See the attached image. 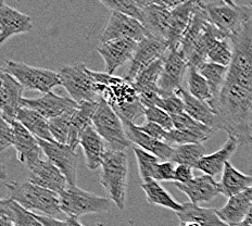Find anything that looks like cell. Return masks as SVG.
Instances as JSON below:
<instances>
[{"label":"cell","mask_w":252,"mask_h":226,"mask_svg":"<svg viewBox=\"0 0 252 226\" xmlns=\"http://www.w3.org/2000/svg\"><path fill=\"white\" fill-rule=\"evenodd\" d=\"M217 115L215 129L233 136L239 145L252 143V88L226 80L209 102Z\"/></svg>","instance_id":"6da1fadb"},{"label":"cell","mask_w":252,"mask_h":226,"mask_svg":"<svg viewBox=\"0 0 252 226\" xmlns=\"http://www.w3.org/2000/svg\"><path fill=\"white\" fill-rule=\"evenodd\" d=\"M89 74L96 83L97 93L123 120L135 123L144 117L145 107L140 102L139 95L132 82L108 73L89 70Z\"/></svg>","instance_id":"7a4b0ae2"},{"label":"cell","mask_w":252,"mask_h":226,"mask_svg":"<svg viewBox=\"0 0 252 226\" xmlns=\"http://www.w3.org/2000/svg\"><path fill=\"white\" fill-rule=\"evenodd\" d=\"M12 200L31 212H40L43 215L54 218L61 213L59 195L29 182L7 183Z\"/></svg>","instance_id":"3957f363"},{"label":"cell","mask_w":252,"mask_h":226,"mask_svg":"<svg viewBox=\"0 0 252 226\" xmlns=\"http://www.w3.org/2000/svg\"><path fill=\"white\" fill-rule=\"evenodd\" d=\"M100 172V183L110 199L120 210L125 208V194L127 186V157L124 151L108 149L104 154Z\"/></svg>","instance_id":"277c9868"},{"label":"cell","mask_w":252,"mask_h":226,"mask_svg":"<svg viewBox=\"0 0 252 226\" xmlns=\"http://www.w3.org/2000/svg\"><path fill=\"white\" fill-rule=\"evenodd\" d=\"M229 38L233 58L226 80L252 88V17Z\"/></svg>","instance_id":"5b68a950"},{"label":"cell","mask_w":252,"mask_h":226,"mask_svg":"<svg viewBox=\"0 0 252 226\" xmlns=\"http://www.w3.org/2000/svg\"><path fill=\"white\" fill-rule=\"evenodd\" d=\"M93 125L106 143L108 149L125 151L130 141L125 133L124 124L119 114L102 97H99L93 114Z\"/></svg>","instance_id":"8992f818"},{"label":"cell","mask_w":252,"mask_h":226,"mask_svg":"<svg viewBox=\"0 0 252 226\" xmlns=\"http://www.w3.org/2000/svg\"><path fill=\"white\" fill-rule=\"evenodd\" d=\"M59 201L61 211L76 219L86 214L108 212L114 204L110 198L96 196L77 186L67 187L59 196Z\"/></svg>","instance_id":"52a82bcc"},{"label":"cell","mask_w":252,"mask_h":226,"mask_svg":"<svg viewBox=\"0 0 252 226\" xmlns=\"http://www.w3.org/2000/svg\"><path fill=\"white\" fill-rule=\"evenodd\" d=\"M58 74L61 85L75 102H97L100 97L97 93L96 83L84 63L62 66L58 71Z\"/></svg>","instance_id":"ba28073f"},{"label":"cell","mask_w":252,"mask_h":226,"mask_svg":"<svg viewBox=\"0 0 252 226\" xmlns=\"http://www.w3.org/2000/svg\"><path fill=\"white\" fill-rule=\"evenodd\" d=\"M4 71L12 75L24 89L37 91L43 94L51 92V89L61 85L58 72L43 67H36L23 62L7 61Z\"/></svg>","instance_id":"9c48e42d"},{"label":"cell","mask_w":252,"mask_h":226,"mask_svg":"<svg viewBox=\"0 0 252 226\" xmlns=\"http://www.w3.org/2000/svg\"><path fill=\"white\" fill-rule=\"evenodd\" d=\"M210 23L228 37L237 33L252 17V3L249 6H228L224 2L209 1L204 4Z\"/></svg>","instance_id":"30bf717a"},{"label":"cell","mask_w":252,"mask_h":226,"mask_svg":"<svg viewBox=\"0 0 252 226\" xmlns=\"http://www.w3.org/2000/svg\"><path fill=\"white\" fill-rule=\"evenodd\" d=\"M167 50H169V45L165 39L151 34L147 35L136 47L133 58L130 59L129 69L124 77L125 80L133 82L141 71L157 60L163 58Z\"/></svg>","instance_id":"8fae6325"},{"label":"cell","mask_w":252,"mask_h":226,"mask_svg":"<svg viewBox=\"0 0 252 226\" xmlns=\"http://www.w3.org/2000/svg\"><path fill=\"white\" fill-rule=\"evenodd\" d=\"M147 35L148 32L139 20L124 13L112 12L100 36V43L118 39H132L139 43Z\"/></svg>","instance_id":"7c38bea8"},{"label":"cell","mask_w":252,"mask_h":226,"mask_svg":"<svg viewBox=\"0 0 252 226\" xmlns=\"http://www.w3.org/2000/svg\"><path fill=\"white\" fill-rule=\"evenodd\" d=\"M188 63L178 49H169L163 57V70L159 80L161 97L175 94L182 87L183 77L188 71Z\"/></svg>","instance_id":"4fadbf2b"},{"label":"cell","mask_w":252,"mask_h":226,"mask_svg":"<svg viewBox=\"0 0 252 226\" xmlns=\"http://www.w3.org/2000/svg\"><path fill=\"white\" fill-rule=\"evenodd\" d=\"M38 139V138H37ZM41 150L58 169L65 176L70 186H76V162L77 156L69 145L58 141H47L38 139Z\"/></svg>","instance_id":"5bb4252c"},{"label":"cell","mask_w":252,"mask_h":226,"mask_svg":"<svg viewBox=\"0 0 252 226\" xmlns=\"http://www.w3.org/2000/svg\"><path fill=\"white\" fill-rule=\"evenodd\" d=\"M203 0H188L180 6L171 10L169 30H167L166 41L169 49H180V45L184 34L188 28L189 22L199 8L204 6Z\"/></svg>","instance_id":"9a60e30c"},{"label":"cell","mask_w":252,"mask_h":226,"mask_svg":"<svg viewBox=\"0 0 252 226\" xmlns=\"http://www.w3.org/2000/svg\"><path fill=\"white\" fill-rule=\"evenodd\" d=\"M23 86L2 70L1 73V87H0V115L11 124L17 121L19 110L22 108V94Z\"/></svg>","instance_id":"2e32d148"},{"label":"cell","mask_w":252,"mask_h":226,"mask_svg":"<svg viewBox=\"0 0 252 226\" xmlns=\"http://www.w3.org/2000/svg\"><path fill=\"white\" fill-rule=\"evenodd\" d=\"M24 108L35 110L47 120L59 117L62 113L78 107V103L69 97L58 96L52 92L46 93L38 98H22Z\"/></svg>","instance_id":"e0dca14e"},{"label":"cell","mask_w":252,"mask_h":226,"mask_svg":"<svg viewBox=\"0 0 252 226\" xmlns=\"http://www.w3.org/2000/svg\"><path fill=\"white\" fill-rule=\"evenodd\" d=\"M13 129V147L17 151V158L31 169L39 160H41V147L38 139L31 134L18 121L11 123Z\"/></svg>","instance_id":"ac0fdd59"},{"label":"cell","mask_w":252,"mask_h":226,"mask_svg":"<svg viewBox=\"0 0 252 226\" xmlns=\"http://www.w3.org/2000/svg\"><path fill=\"white\" fill-rule=\"evenodd\" d=\"M29 170L31 183L54 192L59 196L70 186L65 176L49 160L41 159Z\"/></svg>","instance_id":"d6986e66"},{"label":"cell","mask_w":252,"mask_h":226,"mask_svg":"<svg viewBox=\"0 0 252 226\" xmlns=\"http://www.w3.org/2000/svg\"><path fill=\"white\" fill-rule=\"evenodd\" d=\"M137 44V41L132 39H118L97 47V51L106 63V73L113 75L118 67L132 59Z\"/></svg>","instance_id":"ffe728a7"},{"label":"cell","mask_w":252,"mask_h":226,"mask_svg":"<svg viewBox=\"0 0 252 226\" xmlns=\"http://www.w3.org/2000/svg\"><path fill=\"white\" fill-rule=\"evenodd\" d=\"M224 37H228V36L223 33L222 31H220L217 26L208 22L200 35L198 36V38L191 46V48L184 56L188 65L195 66L198 69L202 63L207 62L209 52L219 43V40Z\"/></svg>","instance_id":"44dd1931"},{"label":"cell","mask_w":252,"mask_h":226,"mask_svg":"<svg viewBox=\"0 0 252 226\" xmlns=\"http://www.w3.org/2000/svg\"><path fill=\"white\" fill-rule=\"evenodd\" d=\"M122 122L124 124L125 133L127 135L130 143L135 144L141 149L150 152V154L159 158L162 161H171L173 152H174V147L147 135L143 130L139 129L138 125H136L133 122H129V121L123 119Z\"/></svg>","instance_id":"7402d4cb"},{"label":"cell","mask_w":252,"mask_h":226,"mask_svg":"<svg viewBox=\"0 0 252 226\" xmlns=\"http://www.w3.org/2000/svg\"><path fill=\"white\" fill-rule=\"evenodd\" d=\"M32 30L33 21L30 15L0 2V46L12 36L29 33Z\"/></svg>","instance_id":"603a6c76"},{"label":"cell","mask_w":252,"mask_h":226,"mask_svg":"<svg viewBox=\"0 0 252 226\" xmlns=\"http://www.w3.org/2000/svg\"><path fill=\"white\" fill-rule=\"evenodd\" d=\"M174 185L185 194L191 203L195 204L211 201L215 197L222 195L220 183L215 182L214 178L208 174L193 177L186 184L174 183Z\"/></svg>","instance_id":"cb8c5ba5"},{"label":"cell","mask_w":252,"mask_h":226,"mask_svg":"<svg viewBox=\"0 0 252 226\" xmlns=\"http://www.w3.org/2000/svg\"><path fill=\"white\" fill-rule=\"evenodd\" d=\"M238 146H240L239 141L233 136H228L226 143L220 147L218 151L202 157L197 162L195 169L212 177L222 174L225 164L227 163L228 159L233 156L234 152L237 150Z\"/></svg>","instance_id":"d4e9b609"},{"label":"cell","mask_w":252,"mask_h":226,"mask_svg":"<svg viewBox=\"0 0 252 226\" xmlns=\"http://www.w3.org/2000/svg\"><path fill=\"white\" fill-rule=\"evenodd\" d=\"M252 204V187L237 195L228 198L225 206L217 209V213L229 226H236L245 222Z\"/></svg>","instance_id":"484cf974"},{"label":"cell","mask_w":252,"mask_h":226,"mask_svg":"<svg viewBox=\"0 0 252 226\" xmlns=\"http://www.w3.org/2000/svg\"><path fill=\"white\" fill-rule=\"evenodd\" d=\"M80 146L85 155L86 166L88 169L97 170L98 167H100L108 148L101 136L94 129V125L89 126L82 133Z\"/></svg>","instance_id":"4316f807"},{"label":"cell","mask_w":252,"mask_h":226,"mask_svg":"<svg viewBox=\"0 0 252 226\" xmlns=\"http://www.w3.org/2000/svg\"><path fill=\"white\" fill-rule=\"evenodd\" d=\"M177 96L182 98L185 107V112L191 117L193 120L198 121L209 128L213 129L215 132V121H217V115H215L214 110L210 106V103L207 101L199 100V99L191 96L189 92L185 91L183 87L177 89L175 93Z\"/></svg>","instance_id":"83f0119b"},{"label":"cell","mask_w":252,"mask_h":226,"mask_svg":"<svg viewBox=\"0 0 252 226\" xmlns=\"http://www.w3.org/2000/svg\"><path fill=\"white\" fill-rule=\"evenodd\" d=\"M175 213L181 222H193L200 226H229L219 217L217 209L202 208L190 201L183 203V209Z\"/></svg>","instance_id":"f1b7e54d"},{"label":"cell","mask_w":252,"mask_h":226,"mask_svg":"<svg viewBox=\"0 0 252 226\" xmlns=\"http://www.w3.org/2000/svg\"><path fill=\"white\" fill-rule=\"evenodd\" d=\"M141 12H143L141 23L144 24L148 34L166 40L171 10L157 6V4H149L141 9Z\"/></svg>","instance_id":"f546056e"},{"label":"cell","mask_w":252,"mask_h":226,"mask_svg":"<svg viewBox=\"0 0 252 226\" xmlns=\"http://www.w3.org/2000/svg\"><path fill=\"white\" fill-rule=\"evenodd\" d=\"M220 187L222 195L225 198H230L252 187V175L238 171L228 161L222 173Z\"/></svg>","instance_id":"4dcf8cb0"},{"label":"cell","mask_w":252,"mask_h":226,"mask_svg":"<svg viewBox=\"0 0 252 226\" xmlns=\"http://www.w3.org/2000/svg\"><path fill=\"white\" fill-rule=\"evenodd\" d=\"M17 121L36 138L47 141H56L50 133L49 120H47L35 110L22 107L18 112Z\"/></svg>","instance_id":"1f68e13d"},{"label":"cell","mask_w":252,"mask_h":226,"mask_svg":"<svg viewBox=\"0 0 252 226\" xmlns=\"http://www.w3.org/2000/svg\"><path fill=\"white\" fill-rule=\"evenodd\" d=\"M140 187L146 194L147 201L150 204H156V206L170 209L174 212L181 211L183 209V204L176 202L174 198L161 186V184L158 181L149 180L144 182L140 185Z\"/></svg>","instance_id":"d6a6232c"},{"label":"cell","mask_w":252,"mask_h":226,"mask_svg":"<svg viewBox=\"0 0 252 226\" xmlns=\"http://www.w3.org/2000/svg\"><path fill=\"white\" fill-rule=\"evenodd\" d=\"M198 71L207 80L209 87L211 89V93L213 95V99L218 97L220 89H222L225 82H226L228 66H224L218 65V63L207 61L198 67Z\"/></svg>","instance_id":"836d02e7"},{"label":"cell","mask_w":252,"mask_h":226,"mask_svg":"<svg viewBox=\"0 0 252 226\" xmlns=\"http://www.w3.org/2000/svg\"><path fill=\"white\" fill-rule=\"evenodd\" d=\"M206 156V148L202 144L176 145L171 161L175 164H185L195 169L197 162Z\"/></svg>","instance_id":"e575fe53"},{"label":"cell","mask_w":252,"mask_h":226,"mask_svg":"<svg viewBox=\"0 0 252 226\" xmlns=\"http://www.w3.org/2000/svg\"><path fill=\"white\" fill-rule=\"evenodd\" d=\"M76 109V108H75ZM75 109H71L69 111L62 113L59 117L52 118L49 120V129L52 137L60 144L67 145L71 138L72 133V120L73 113Z\"/></svg>","instance_id":"d590c367"},{"label":"cell","mask_w":252,"mask_h":226,"mask_svg":"<svg viewBox=\"0 0 252 226\" xmlns=\"http://www.w3.org/2000/svg\"><path fill=\"white\" fill-rule=\"evenodd\" d=\"M187 84L189 94L199 100L210 102L213 99V95L207 80L199 73L197 67L188 66Z\"/></svg>","instance_id":"8d00e7d4"},{"label":"cell","mask_w":252,"mask_h":226,"mask_svg":"<svg viewBox=\"0 0 252 226\" xmlns=\"http://www.w3.org/2000/svg\"><path fill=\"white\" fill-rule=\"evenodd\" d=\"M133 150L136 159H137L139 175L141 177V180L144 182H147L149 180L156 181L158 165L160 163L159 158H157L148 151L139 148L137 146H135Z\"/></svg>","instance_id":"74e56055"},{"label":"cell","mask_w":252,"mask_h":226,"mask_svg":"<svg viewBox=\"0 0 252 226\" xmlns=\"http://www.w3.org/2000/svg\"><path fill=\"white\" fill-rule=\"evenodd\" d=\"M173 123H174V129H183V130H189V132L195 133L201 137L204 140H208L211 138L215 130L209 126L204 125L198 121L193 120L191 117L184 112L177 115H173Z\"/></svg>","instance_id":"f35d334b"},{"label":"cell","mask_w":252,"mask_h":226,"mask_svg":"<svg viewBox=\"0 0 252 226\" xmlns=\"http://www.w3.org/2000/svg\"><path fill=\"white\" fill-rule=\"evenodd\" d=\"M233 58V45L229 37H224L215 45L209 52L207 61L218 63V65L229 66Z\"/></svg>","instance_id":"ab89813d"},{"label":"cell","mask_w":252,"mask_h":226,"mask_svg":"<svg viewBox=\"0 0 252 226\" xmlns=\"http://www.w3.org/2000/svg\"><path fill=\"white\" fill-rule=\"evenodd\" d=\"M98 1L112 10V12L127 14L143 22V12L135 0H98Z\"/></svg>","instance_id":"60d3db41"},{"label":"cell","mask_w":252,"mask_h":226,"mask_svg":"<svg viewBox=\"0 0 252 226\" xmlns=\"http://www.w3.org/2000/svg\"><path fill=\"white\" fill-rule=\"evenodd\" d=\"M11 209L12 214L10 221L14 224V226H44L35 217L34 212L28 211L14 200L11 202Z\"/></svg>","instance_id":"b9f144b4"},{"label":"cell","mask_w":252,"mask_h":226,"mask_svg":"<svg viewBox=\"0 0 252 226\" xmlns=\"http://www.w3.org/2000/svg\"><path fill=\"white\" fill-rule=\"evenodd\" d=\"M144 117L147 122H152L160 125L162 129H164L167 132L174 129V123H173L172 115H170L159 107L154 106L145 108Z\"/></svg>","instance_id":"7bdbcfd3"},{"label":"cell","mask_w":252,"mask_h":226,"mask_svg":"<svg viewBox=\"0 0 252 226\" xmlns=\"http://www.w3.org/2000/svg\"><path fill=\"white\" fill-rule=\"evenodd\" d=\"M156 107H159L162 110H164L165 112L172 115V117L173 115H177L185 112V107H184L182 98L180 96H177L176 94H173L165 97H160Z\"/></svg>","instance_id":"ee69618b"},{"label":"cell","mask_w":252,"mask_h":226,"mask_svg":"<svg viewBox=\"0 0 252 226\" xmlns=\"http://www.w3.org/2000/svg\"><path fill=\"white\" fill-rule=\"evenodd\" d=\"M13 146L12 125L0 115V152Z\"/></svg>","instance_id":"f6af8a7d"},{"label":"cell","mask_w":252,"mask_h":226,"mask_svg":"<svg viewBox=\"0 0 252 226\" xmlns=\"http://www.w3.org/2000/svg\"><path fill=\"white\" fill-rule=\"evenodd\" d=\"M174 162L163 161L160 162L157 170V180L158 182H174L175 166Z\"/></svg>","instance_id":"bcb514c9"},{"label":"cell","mask_w":252,"mask_h":226,"mask_svg":"<svg viewBox=\"0 0 252 226\" xmlns=\"http://www.w3.org/2000/svg\"><path fill=\"white\" fill-rule=\"evenodd\" d=\"M138 128L140 130H143L144 133H146L147 135L151 136L158 140L164 141L166 143V135H167V130H165L164 129H162L160 125H158L156 123L152 122H146L141 125H138Z\"/></svg>","instance_id":"7dc6e473"},{"label":"cell","mask_w":252,"mask_h":226,"mask_svg":"<svg viewBox=\"0 0 252 226\" xmlns=\"http://www.w3.org/2000/svg\"><path fill=\"white\" fill-rule=\"evenodd\" d=\"M135 1L140 9L149 6V4H157V6L163 7L169 10H173L174 8L180 6V4L188 1V0H135ZM203 1L209 2L207 0H203Z\"/></svg>","instance_id":"c3c4849f"},{"label":"cell","mask_w":252,"mask_h":226,"mask_svg":"<svg viewBox=\"0 0 252 226\" xmlns=\"http://www.w3.org/2000/svg\"><path fill=\"white\" fill-rule=\"evenodd\" d=\"M193 167L185 165V164H178L175 167V174H174V183H181L186 184L190 182L193 178Z\"/></svg>","instance_id":"681fc988"},{"label":"cell","mask_w":252,"mask_h":226,"mask_svg":"<svg viewBox=\"0 0 252 226\" xmlns=\"http://www.w3.org/2000/svg\"><path fill=\"white\" fill-rule=\"evenodd\" d=\"M35 217L37 218V220L44 226H67V223H66L65 220L64 221H61V220H58L56 218L48 217V215L36 214V213H35Z\"/></svg>","instance_id":"f907efd6"},{"label":"cell","mask_w":252,"mask_h":226,"mask_svg":"<svg viewBox=\"0 0 252 226\" xmlns=\"http://www.w3.org/2000/svg\"><path fill=\"white\" fill-rule=\"evenodd\" d=\"M11 198L8 199H0V219H8L10 220L12 214L11 209Z\"/></svg>","instance_id":"816d5d0a"},{"label":"cell","mask_w":252,"mask_h":226,"mask_svg":"<svg viewBox=\"0 0 252 226\" xmlns=\"http://www.w3.org/2000/svg\"><path fill=\"white\" fill-rule=\"evenodd\" d=\"M67 226H84L83 224H81L78 222V220L76 218H72V217H67L65 219Z\"/></svg>","instance_id":"f5cc1de1"},{"label":"cell","mask_w":252,"mask_h":226,"mask_svg":"<svg viewBox=\"0 0 252 226\" xmlns=\"http://www.w3.org/2000/svg\"><path fill=\"white\" fill-rule=\"evenodd\" d=\"M8 174H7V171L4 169V166L0 163V181H4L7 178Z\"/></svg>","instance_id":"db71d44e"},{"label":"cell","mask_w":252,"mask_h":226,"mask_svg":"<svg viewBox=\"0 0 252 226\" xmlns=\"http://www.w3.org/2000/svg\"><path fill=\"white\" fill-rule=\"evenodd\" d=\"M0 226H14V224L8 219H0Z\"/></svg>","instance_id":"11a10c76"},{"label":"cell","mask_w":252,"mask_h":226,"mask_svg":"<svg viewBox=\"0 0 252 226\" xmlns=\"http://www.w3.org/2000/svg\"><path fill=\"white\" fill-rule=\"evenodd\" d=\"M245 223L249 224V225H252V204H251V208L249 210L248 214H247V218L245 220Z\"/></svg>","instance_id":"9f6ffc18"},{"label":"cell","mask_w":252,"mask_h":226,"mask_svg":"<svg viewBox=\"0 0 252 226\" xmlns=\"http://www.w3.org/2000/svg\"><path fill=\"white\" fill-rule=\"evenodd\" d=\"M178 226H200V225H198L197 223H193V222H181Z\"/></svg>","instance_id":"6f0895ef"},{"label":"cell","mask_w":252,"mask_h":226,"mask_svg":"<svg viewBox=\"0 0 252 226\" xmlns=\"http://www.w3.org/2000/svg\"><path fill=\"white\" fill-rule=\"evenodd\" d=\"M223 2L228 4V6H236L235 0H223Z\"/></svg>","instance_id":"680465c9"},{"label":"cell","mask_w":252,"mask_h":226,"mask_svg":"<svg viewBox=\"0 0 252 226\" xmlns=\"http://www.w3.org/2000/svg\"><path fill=\"white\" fill-rule=\"evenodd\" d=\"M2 70L1 67H0V87H1V73H2Z\"/></svg>","instance_id":"91938a15"},{"label":"cell","mask_w":252,"mask_h":226,"mask_svg":"<svg viewBox=\"0 0 252 226\" xmlns=\"http://www.w3.org/2000/svg\"><path fill=\"white\" fill-rule=\"evenodd\" d=\"M236 226H252V225H249V224H247V223L243 222L241 224H238V225H236Z\"/></svg>","instance_id":"94428289"},{"label":"cell","mask_w":252,"mask_h":226,"mask_svg":"<svg viewBox=\"0 0 252 226\" xmlns=\"http://www.w3.org/2000/svg\"><path fill=\"white\" fill-rule=\"evenodd\" d=\"M212 2H223V0H211Z\"/></svg>","instance_id":"6125c7cd"},{"label":"cell","mask_w":252,"mask_h":226,"mask_svg":"<svg viewBox=\"0 0 252 226\" xmlns=\"http://www.w3.org/2000/svg\"><path fill=\"white\" fill-rule=\"evenodd\" d=\"M0 2H4V0H0Z\"/></svg>","instance_id":"be15d7a7"}]
</instances>
